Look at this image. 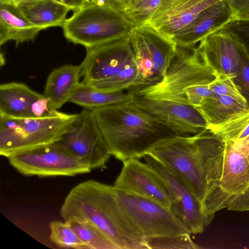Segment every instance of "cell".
<instances>
[{
	"instance_id": "obj_1",
	"label": "cell",
	"mask_w": 249,
	"mask_h": 249,
	"mask_svg": "<svg viewBox=\"0 0 249 249\" xmlns=\"http://www.w3.org/2000/svg\"><path fill=\"white\" fill-rule=\"evenodd\" d=\"M60 214L64 221L71 217L88 221L119 249H147L146 238L120 207L113 185L94 180L78 184L66 196Z\"/></svg>"
},
{
	"instance_id": "obj_14",
	"label": "cell",
	"mask_w": 249,
	"mask_h": 249,
	"mask_svg": "<svg viewBox=\"0 0 249 249\" xmlns=\"http://www.w3.org/2000/svg\"><path fill=\"white\" fill-rule=\"evenodd\" d=\"M224 141V160L219 188L204 203L202 208L206 214L212 204L220 196L238 195L249 187V136Z\"/></svg>"
},
{
	"instance_id": "obj_21",
	"label": "cell",
	"mask_w": 249,
	"mask_h": 249,
	"mask_svg": "<svg viewBox=\"0 0 249 249\" xmlns=\"http://www.w3.org/2000/svg\"><path fill=\"white\" fill-rule=\"evenodd\" d=\"M15 2L26 18L40 30L62 27L71 10L53 0H16Z\"/></svg>"
},
{
	"instance_id": "obj_29",
	"label": "cell",
	"mask_w": 249,
	"mask_h": 249,
	"mask_svg": "<svg viewBox=\"0 0 249 249\" xmlns=\"http://www.w3.org/2000/svg\"><path fill=\"white\" fill-rule=\"evenodd\" d=\"M189 233L157 236L146 239L147 249H196L199 248Z\"/></svg>"
},
{
	"instance_id": "obj_6",
	"label": "cell",
	"mask_w": 249,
	"mask_h": 249,
	"mask_svg": "<svg viewBox=\"0 0 249 249\" xmlns=\"http://www.w3.org/2000/svg\"><path fill=\"white\" fill-rule=\"evenodd\" d=\"M149 153L184 181L202 208L211 193V187L206 160L196 134L166 140Z\"/></svg>"
},
{
	"instance_id": "obj_5",
	"label": "cell",
	"mask_w": 249,
	"mask_h": 249,
	"mask_svg": "<svg viewBox=\"0 0 249 249\" xmlns=\"http://www.w3.org/2000/svg\"><path fill=\"white\" fill-rule=\"evenodd\" d=\"M76 115L60 112L40 118L0 116V155L8 158L17 153L56 142Z\"/></svg>"
},
{
	"instance_id": "obj_27",
	"label": "cell",
	"mask_w": 249,
	"mask_h": 249,
	"mask_svg": "<svg viewBox=\"0 0 249 249\" xmlns=\"http://www.w3.org/2000/svg\"><path fill=\"white\" fill-rule=\"evenodd\" d=\"M50 238L52 242L63 248L87 249L72 228L66 222L53 221L50 223Z\"/></svg>"
},
{
	"instance_id": "obj_33",
	"label": "cell",
	"mask_w": 249,
	"mask_h": 249,
	"mask_svg": "<svg viewBox=\"0 0 249 249\" xmlns=\"http://www.w3.org/2000/svg\"><path fill=\"white\" fill-rule=\"evenodd\" d=\"M223 29L241 43L249 53V19L232 20Z\"/></svg>"
},
{
	"instance_id": "obj_11",
	"label": "cell",
	"mask_w": 249,
	"mask_h": 249,
	"mask_svg": "<svg viewBox=\"0 0 249 249\" xmlns=\"http://www.w3.org/2000/svg\"><path fill=\"white\" fill-rule=\"evenodd\" d=\"M19 173L39 177L73 176L90 172V167L54 142L14 154L8 158Z\"/></svg>"
},
{
	"instance_id": "obj_24",
	"label": "cell",
	"mask_w": 249,
	"mask_h": 249,
	"mask_svg": "<svg viewBox=\"0 0 249 249\" xmlns=\"http://www.w3.org/2000/svg\"><path fill=\"white\" fill-rule=\"evenodd\" d=\"M124 91H101L81 82L76 87L68 102L85 108L100 107L130 101L132 96Z\"/></svg>"
},
{
	"instance_id": "obj_37",
	"label": "cell",
	"mask_w": 249,
	"mask_h": 249,
	"mask_svg": "<svg viewBox=\"0 0 249 249\" xmlns=\"http://www.w3.org/2000/svg\"><path fill=\"white\" fill-rule=\"evenodd\" d=\"M15 0L16 1V0Z\"/></svg>"
},
{
	"instance_id": "obj_26",
	"label": "cell",
	"mask_w": 249,
	"mask_h": 249,
	"mask_svg": "<svg viewBox=\"0 0 249 249\" xmlns=\"http://www.w3.org/2000/svg\"><path fill=\"white\" fill-rule=\"evenodd\" d=\"M223 141L249 136V110L239 114L224 124L207 129Z\"/></svg>"
},
{
	"instance_id": "obj_30",
	"label": "cell",
	"mask_w": 249,
	"mask_h": 249,
	"mask_svg": "<svg viewBox=\"0 0 249 249\" xmlns=\"http://www.w3.org/2000/svg\"><path fill=\"white\" fill-rule=\"evenodd\" d=\"M224 208L236 211H249V187L238 195H223L217 198L213 206V212Z\"/></svg>"
},
{
	"instance_id": "obj_16",
	"label": "cell",
	"mask_w": 249,
	"mask_h": 249,
	"mask_svg": "<svg viewBox=\"0 0 249 249\" xmlns=\"http://www.w3.org/2000/svg\"><path fill=\"white\" fill-rule=\"evenodd\" d=\"M114 188L154 200L170 208L171 197L163 181L146 163L138 159L123 162Z\"/></svg>"
},
{
	"instance_id": "obj_22",
	"label": "cell",
	"mask_w": 249,
	"mask_h": 249,
	"mask_svg": "<svg viewBox=\"0 0 249 249\" xmlns=\"http://www.w3.org/2000/svg\"><path fill=\"white\" fill-rule=\"evenodd\" d=\"M81 65L68 64L53 71L49 75L43 95L55 110L68 102L82 77Z\"/></svg>"
},
{
	"instance_id": "obj_20",
	"label": "cell",
	"mask_w": 249,
	"mask_h": 249,
	"mask_svg": "<svg viewBox=\"0 0 249 249\" xmlns=\"http://www.w3.org/2000/svg\"><path fill=\"white\" fill-rule=\"evenodd\" d=\"M41 31L23 15L15 1L0 2V44L9 40L16 45L33 41Z\"/></svg>"
},
{
	"instance_id": "obj_12",
	"label": "cell",
	"mask_w": 249,
	"mask_h": 249,
	"mask_svg": "<svg viewBox=\"0 0 249 249\" xmlns=\"http://www.w3.org/2000/svg\"><path fill=\"white\" fill-rule=\"evenodd\" d=\"M163 181L170 195V210L190 233L202 232L213 216L205 215L202 205L184 181L150 153L143 157Z\"/></svg>"
},
{
	"instance_id": "obj_36",
	"label": "cell",
	"mask_w": 249,
	"mask_h": 249,
	"mask_svg": "<svg viewBox=\"0 0 249 249\" xmlns=\"http://www.w3.org/2000/svg\"><path fill=\"white\" fill-rule=\"evenodd\" d=\"M70 7L71 10L76 11L81 8L90 0H53Z\"/></svg>"
},
{
	"instance_id": "obj_8",
	"label": "cell",
	"mask_w": 249,
	"mask_h": 249,
	"mask_svg": "<svg viewBox=\"0 0 249 249\" xmlns=\"http://www.w3.org/2000/svg\"><path fill=\"white\" fill-rule=\"evenodd\" d=\"M129 37L139 72L137 84L131 88L160 82L175 55L177 45L174 41L147 25L133 27Z\"/></svg>"
},
{
	"instance_id": "obj_25",
	"label": "cell",
	"mask_w": 249,
	"mask_h": 249,
	"mask_svg": "<svg viewBox=\"0 0 249 249\" xmlns=\"http://www.w3.org/2000/svg\"><path fill=\"white\" fill-rule=\"evenodd\" d=\"M87 249H119L101 231L88 221L74 217L65 220Z\"/></svg>"
},
{
	"instance_id": "obj_31",
	"label": "cell",
	"mask_w": 249,
	"mask_h": 249,
	"mask_svg": "<svg viewBox=\"0 0 249 249\" xmlns=\"http://www.w3.org/2000/svg\"><path fill=\"white\" fill-rule=\"evenodd\" d=\"M234 80L249 104V53L244 46Z\"/></svg>"
},
{
	"instance_id": "obj_7",
	"label": "cell",
	"mask_w": 249,
	"mask_h": 249,
	"mask_svg": "<svg viewBox=\"0 0 249 249\" xmlns=\"http://www.w3.org/2000/svg\"><path fill=\"white\" fill-rule=\"evenodd\" d=\"M66 38L86 48L128 35L133 27L123 15L90 0L63 24Z\"/></svg>"
},
{
	"instance_id": "obj_9",
	"label": "cell",
	"mask_w": 249,
	"mask_h": 249,
	"mask_svg": "<svg viewBox=\"0 0 249 249\" xmlns=\"http://www.w3.org/2000/svg\"><path fill=\"white\" fill-rule=\"evenodd\" d=\"M115 190L123 212L146 239L190 233L169 208L152 199Z\"/></svg>"
},
{
	"instance_id": "obj_32",
	"label": "cell",
	"mask_w": 249,
	"mask_h": 249,
	"mask_svg": "<svg viewBox=\"0 0 249 249\" xmlns=\"http://www.w3.org/2000/svg\"><path fill=\"white\" fill-rule=\"evenodd\" d=\"M210 88L213 94L226 95L247 100L236 84L233 77L217 78L210 84Z\"/></svg>"
},
{
	"instance_id": "obj_13",
	"label": "cell",
	"mask_w": 249,
	"mask_h": 249,
	"mask_svg": "<svg viewBox=\"0 0 249 249\" xmlns=\"http://www.w3.org/2000/svg\"><path fill=\"white\" fill-rule=\"evenodd\" d=\"M131 101L152 119L178 136L194 135L207 128L205 119L193 106L133 96Z\"/></svg>"
},
{
	"instance_id": "obj_2",
	"label": "cell",
	"mask_w": 249,
	"mask_h": 249,
	"mask_svg": "<svg viewBox=\"0 0 249 249\" xmlns=\"http://www.w3.org/2000/svg\"><path fill=\"white\" fill-rule=\"evenodd\" d=\"M91 109L111 155L122 162L143 158L165 140L178 136L131 100Z\"/></svg>"
},
{
	"instance_id": "obj_10",
	"label": "cell",
	"mask_w": 249,
	"mask_h": 249,
	"mask_svg": "<svg viewBox=\"0 0 249 249\" xmlns=\"http://www.w3.org/2000/svg\"><path fill=\"white\" fill-rule=\"evenodd\" d=\"M88 164L104 169L111 156L91 109L77 114L61 138L54 142Z\"/></svg>"
},
{
	"instance_id": "obj_15",
	"label": "cell",
	"mask_w": 249,
	"mask_h": 249,
	"mask_svg": "<svg viewBox=\"0 0 249 249\" xmlns=\"http://www.w3.org/2000/svg\"><path fill=\"white\" fill-rule=\"evenodd\" d=\"M54 109L43 94L26 85L13 82L0 86V116L15 118H40L53 116Z\"/></svg>"
},
{
	"instance_id": "obj_18",
	"label": "cell",
	"mask_w": 249,
	"mask_h": 249,
	"mask_svg": "<svg viewBox=\"0 0 249 249\" xmlns=\"http://www.w3.org/2000/svg\"><path fill=\"white\" fill-rule=\"evenodd\" d=\"M220 0H162L144 25L172 39L203 10Z\"/></svg>"
},
{
	"instance_id": "obj_4",
	"label": "cell",
	"mask_w": 249,
	"mask_h": 249,
	"mask_svg": "<svg viewBox=\"0 0 249 249\" xmlns=\"http://www.w3.org/2000/svg\"><path fill=\"white\" fill-rule=\"evenodd\" d=\"M81 64L82 82L104 91L125 90L139 80L129 34L86 48Z\"/></svg>"
},
{
	"instance_id": "obj_19",
	"label": "cell",
	"mask_w": 249,
	"mask_h": 249,
	"mask_svg": "<svg viewBox=\"0 0 249 249\" xmlns=\"http://www.w3.org/2000/svg\"><path fill=\"white\" fill-rule=\"evenodd\" d=\"M232 19L229 6L224 0H221L200 12L172 39L178 46L195 47L207 36L223 29Z\"/></svg>"
},
{
	"instance_id": "obj_34",
	"label": "cell",
	"mask_w": 249,
	"mask_h": 249,
	"mask_svg": "<svg viewBox=\"0 0 249 249\" xmlns=\"http://www.w3.org/2000/svg\"><path fill=\"white\" fill-rule=\"evenodd\" d=\"M229 6L232 18L249 19V0H224Z\"/></svg>"
},
{
	"instance_id": "obj_3",
	"label": "cell",
	"mask_w": 249,
	"mask_h": 249,
	"mask_svg": "<svg viewBox=\"0 0 249 249\" xmlns=\"http://www.w3.org/2000/svg\"><path fill=\"white\" fill-rule=\"evenodd\" d=\"M217 76L201 60L196 47L177 46L175 55L163 79L154 85L130 88L133 96L199 106L212 94L210 85Z\"/></svg>"
},
{
	"instance_id": "obj_23",
	"label": "cell",
	"mask_w": 249,
	"mask_h": 249,
	"mask_svg": "<svg viewBox=\"0 0 249 249\" xmlns=\"http://www.w3.org/2000/svg\"><path fill=\"white\" fill-rule=\"evenodd\" d=\"M196 107L207 121V129L221 125L235 116L249 110V104L246 100L212 94Z\"/></svg>"
},
{
	"instance_id": "obj_28",
	"label": "cell",
	"mask_w": 249,
	"mask_h": 249,
	"mask_svg": "<svg viewBox=\"0 0 249 249\" xmlns=\"http://www.w3.org/2000/svg\"><path fill=\"white\" fill-rule=\"evenodd\" d=\"M162 0H132L122 14L133 27L144 25L160 4Z\"/></svg>"
},
{
	"instance_id": "obj_17",
	"label": "cell",
	"mask_w": 249,
	"mask_h": 249,
	"mask_svg": "<svg viewBox=\"0 0 249 249\" xmlns=\"http://www.w3.org/2000/svg\"><path fill=\"white\" fill-rule=\"evenodd\" d=\"M196 48L201 60L217 78H234L244 46L230 34L221 29L205 37Z\"/></svg>"
},
{
	"instance_id": "obj_35",
	"label": "cell",
	"mask_w": 249,
	"mask_h": 249,
	"mask_svg": "<svg viewBox=\"0 0 249 249\" xmlns=\"http://www.w3.org/2000/svg\"><path fill=\"white\" fill-rule=\"evenodd\" d=\"M92 2L112 9L123 14L130 5L132 0H90Z\"/></svg>"
}]
</instances>
